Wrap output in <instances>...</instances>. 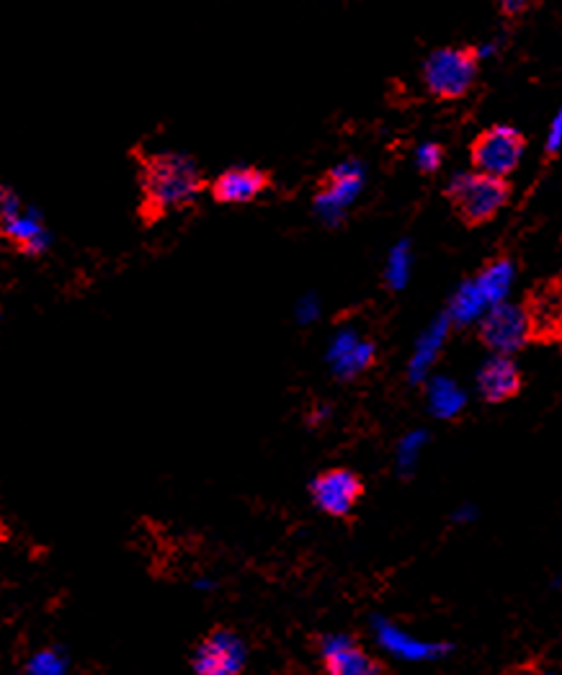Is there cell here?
<instances>
[{
    "label": "cell",
    "mask_w": 562,
    "mask_h": 675,
    "mask_svg": "<svg viewBox=\"0 0 562 675\" xmlns=\"http://www.w3.org/2000/svg\"><path fill=\"white\" fill-rule=\"evenodd\" d=\"M210 183L189 155L158 153L139 158L137 220L143 227L158 225L173 212L189 210Z\"/></svg>",
    "instance_id": "cell-1"
},
{
    "label": "cell",
    "mask_w": 562,
    "mask_h": 675,
    "mask_svg": "<svg viewBox=\"0 0 562 675\" xmlns=\"http://www.w3.org/2000/svg\"><path fill=\"white\" fill-rule=\"evenodd\" d=\"M443 194H447V202L452 206L454 217L460 220V225L477 229L491 225L503 206L512 202L514 187L508 178L472 168L470 173L454 176Z\"/></svg>",
    "instance_id": "cell-2"
},
{
    "label": "cell",
    "mask_w": 562,
    "mask_h": 675,
    "mask_svg": "<svg viewBox=\"0 0 562 675\" xmlns=\"http://www.w3.org/2000/svg\"><path fill=\"white\" fill-rule=\"evenodd\" d=\"M477 72L480 52L475 47H443L424 63V83L436 101H460L472 91Z\"/></svg>",
    "instance_id": "cell-3"
},
{
    "label": "cell",
    "mask_w": 562,
    "mask_h": 675,
    "mask_svg": "<svg viewBox=\"0 0 562 675\" xmlns=\"http://www.w3.org/2000/svg\"><path fill=\"white\" fill-rule=\"evenodd\" d=\"M524 153H527V137L519 130L508 124H493L472 139L470 162L483 173L508 178L521 166Z\"/></svg>",
    "instance_id": "cell-4"
},
{
    "label": "cell",
    "mask_w": 562,
    "mask_h": 675,
    "mask_svg": "<svg viewBox=\"0 0 562 675\" xmlns=\"http://www.w3.org/2000/svg\"><path fill=\"white\" fill-rule=\"evenodd\" d=\"M524 315L529 323L531 344L560 346L562 344V273L539 279L524 294Z\"/></svg>",
    "instance_id": "cell-5"
},
{
    "label": "cell",
    "mask_w": 562,
    "mask_h": 675,
    "mask_svg": "<svg viewBox=\"0 0 562 675\" xmlns=\"http://www.w3.org/2000/svg\"><path fill=\"white\" fill-rule=\"evenodd\" d=\"M317 663L328 675H382L387 665L369 655L357 637L351 634H317L310 637Z\"/></svg>",
    "instance_id": "cell-6"
},
{
    "label": "cell",
    "mask_w": 562,
    "mask_h": 675,
    "mask_svg": "<svg viewBox=\"0 0 562 675\" xmlns=\"http://www.w3.org/2000/svg\"><path fill=\"white\" fill-rule=\"evenodd\" d=\"M307 490L313 506L330 518H349L367 495L361 474L349 466H330V470L317 472Z\"/></svg>",
    "instance_id": "cell-7"
},
{
    "label": "cell",
    "mask_w": 562,
    "mask_h": 675,
    "mask_svg": "<svg viewBox=\"0 0 562 675\" xmlns=\"http://www.w3.org/2000/svg\"><path fill=\"white\" fill-rule=\"evenodd\" d=\"M477 340L495 356H516L531 344L521 304L498 302L477 323Z\"/></svg>",
    "instance_id": "cell-8"
},
{
    "label": "cell",
    "mask_w": 562,
    "mask_h": 675,
    "mask_svg": "<svg viewBox=\"0 0 562 675\" xmlns=\"http://www.w3.org/2000/svg\"><path fill=\"white\" fill-rule=\"evenodd\" d=\"M246 667V644L231 627H212L191 655V671L199 675H238Z\"/></svg>",
    "instance_id": "cell-9"
},
{
    "label": "cell",
    "mask_w": 562,
    "mask_h": 675,
    "mask_svg": "<svg viewBox=\"0 0 562 675\" xmlns=\"http://www.w3.org/2000/svg\"><path fill=\"white\" fill-rule=\"evenodd\" d=\"M273 187L269 170L256 166H233L210 183V196L214 204H250Z\"/></svg>",
    "instance_id": "cell-10"
},
{
    "label": "cell",
    "mask_w": 562,
    "mask_h": 675,
    "mask_svg": "<svg viewBox=\"0 0 562 675\" xmlns=\"http://www.w3.org/2000/svg\"><path fill=\"white\" fill-rule=\"evenodd\" d=\"M477 392L487 405H503L524 392V374L514 356H491L477 372Z\"/></svg>",
    "instance_id": "cell-11"
},
{
    "label": "cell",
    "mask_w": 562,
    "mask_h": 675,
    "mask_svg": "<svg viewBox=\"0 0 562 675\" xmlns=\"http://www.w3.org/2000/svg\"><path fill=\"white\" fill-rule=\"evenodd\" d=\"M0 237L13 254L24 258H40L49 248V233L34 214H19L16 220L0 225Z\"/></svg>",
    "instance_id": "cell-12"
},
{
    "label": "cell",
    "mask_w": 562,
    "mask_h": 675,
    "mask_svg": "<svg viewBox=\"0 0 562 675\" xmlns=\"http://www.w3.org/2000/svg\"><path fill=\"white\" fill-rule=\"evenodd\" d=\"M359 187H361V173L357 168H349V166L333 168L330 173L321 181V191H317V199L346 202V199L357 194Z\"/></svg>",
    "instance_id": "cell-13"
},
{
    "label": "cell",
    "mask_w": 562,
    "mask_h": 675,
    "mask_svg": "<svg viewBox=\"0 0 562 675\" xmlns=\"http://www.w3.org/2000/svg\"><path fill=\"white\" fill-rule=\"evenodd\" d=\"M21 214V204H19V196L13 194V191L5 187L3 191H0V225L3 222H11L16 220Z\"/></svg>",
    "instance_id": "cell-14"
},
{
    "label": "cell",
    "mask_w": 562,
    "mask_h": 675,
    "mask_svg": "<svg viewBox=\"0 0 562 675\" xmlns=\"http://www.w3.org/2000/svg\"><path fill=\"white\" fill-rule=\"evenodd\" d=\"M493 3H495V9H498L501 16L508 19V21L524 16V13H527V9H529V0H493Z\"/></svg>",
    "instance_id": "cell-15"
},
{
    "label": "cell",
    "mask_w": 562,
    "mask_h": 675,
    "mask_svg": "<svg viewBox=\"0 0 562 675\" xmlns=\"http://www.w3.org/2000/svg\"><path fill=\"white\" fill-rule=\"evenodd\" d=\"M441 147L439 145H426L420 147L418 153V162H420V170H426V173H434L436 168L441 166Z\"/></svg>",
    "instance_id": "cell-16"
}]
</instances>
